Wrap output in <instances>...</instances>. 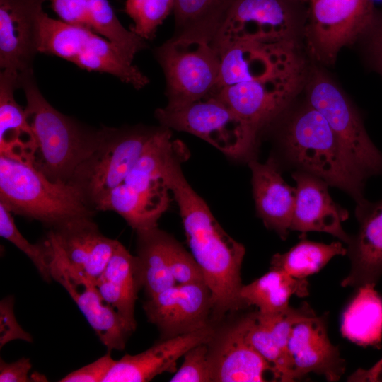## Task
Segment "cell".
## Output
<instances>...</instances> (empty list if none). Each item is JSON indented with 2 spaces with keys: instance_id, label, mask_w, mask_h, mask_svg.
<instances>
[{
  "instance_id": "5bb4252c",
  "label": "cell",
  "mask_w": 382,
  "mask_h": 382,
  "mask_svg": "<svg viewBox=\"0 0 382 382\" xmlns=\"http://www.w3.org/2000/svg\"><path fill=\"white\" fill-rule=\"evenodd\" d=\"M47 238L69 271L94 284L119 243L103 235L91 216L73 219L54 227Z\"/></svg>"
},
{
  "instance_id": "8d00e7d4",
  "label": "cell",
  "mask_w": 382,
  "mask_h": 382,
  "mask_svg": "<svg viewBox=\"0 0 382 382\" xmlns=\"http://www.w3.org/2000/svg\"><path fill=\"white\" fill-rule=\"evenodd\" d=\"M361 37L364 39L369 62L382 76V13H375L372 22Z\"/></svg>"
},
{
  "instance_id": "7402d4cb",
  "label": "cell",
  "mask_w": 382,
  "mask_h": 382,
  "mask_svg": "<svg viewBox=\"0 0 382 382\" xmlns=\"http://www.w3.org/2000/svg\"><path fill=\"white\" fill-rule=\"evenodd\" d=\"M215 331L209 325L195 332L162 339L139 354H127L115 361L103 382H146L163 372L175 373L178 360L192 347L209 342Z\"/></svg>"
},
{
  "instance_id": "f546056e",
  "label": "cell",
  "mask_w": 382,
  "mask_h": 382,
  "mask_svg": "<svg viewBox=\"0 0 382 382\" xmlns=\"http://www.w3.org/2000/svg\"><path fill=\"white\" fill-rule=\"evenodd\" d=\"M233 0H175L173 37L212 42Z\"/></svg>"
},
{
  "instance_id": "603a6c76",
  "label": "cell",
  "mask_w": 382,
  "mask_h": 382,
  "mask_svg": "<svg viewBox=\"0 0 382 382\" xmlns=\"http://www.w3.org/2000/svg\"><path fill=\"white\" fill-rule=\"evenodd\" d=\"M355 216L359 228L347 244L351 268L344 287L376 284L382 275V198L356 204Z\"/></svg>"
},
{
  "instance_id": "d6986e66",
  "label": "cell",
  "mask_w": 382,
  "mask_h": 382,
  "mask_svg": "<svg viewBox=\"0 0 382 382\" xmlns=\"http://www.w3.org/2000/svg\"><path fill=\"white\" fill-rule=\"evenodd\" d=\"M246 330V316L216 330L208 342L212 381H265V373H272L271 365L248 340Z\"/></svg>"
},
{
  "instance_id": "d6a6232c",
  "label": "cell",
  "mask_w": 382,
  "mask_h": 382,
  "mask_svg": "<svg viewBox=\"0 0 382 382\" xmlns=\"http://www.w3.org/2000/svg\"><path fill=\"white\" fill-rule=\"evenodd\" d=\"M0 236L24 253L46 282L51 281L54 250L50 241L47 238L42 243H30L17 228L11 212L1 202H0Z\"/></svg>"
},
{
  "instance_id": "d4e9b609",
  "label": "cell",
  "mask_w": 382,
  "mask_h": 382,
  "mask_svg": "<svg viewBox=\"0 0 382 382\" xmlns=\"http://www.w3.org/2000/svg\"><path fill=\"white\" fill-rule=\"evenodd\" d=\"M52 6L61 21L105 37L132 62L146 47L144 38L120 23L108 0H52Z\"/></svg>"
},
{
  "instance_id": "f1b7e54d",
  "label": "cell",
  "mask_w": 382,
  "mask_h": 382,
  "mask_svg": "<svg viewBox=\"0 0 382 382\" xmlns=\"http://www.w3.org/2000/svg\"><path fill=\"white\" fill-rule=\"evenodd\" d=\"M375 285L359 287L342 316L343 336L361 346L378 347L382 340V299Z\"/></svg>"
},
{
  "instance_id": "8fae6325",
  "label": "cell",
  "mask_w": 382,
  "mask_h": 382,
  "mask_svg": "<svg viewBox=\"0 0 382 382\" xmlns=\"http://www.w3.org/2000/svg\"><path fill=\"white\" fill-rule=\"evenodd\" d=\"M304 74L303 62L265 79L226 86L214 95L231 108L258 144L268 126L292 103Z\"/></svg>"
},
{
  "instance_id": "6da1fadb",
  "label": "cell",
  "mask_w": 382,
  "mask_h": 382,
  "mask_svg": "<svg viewBox=\"0 0 382 382\" xmlns=\"http://www.w3.org/2000/svg\"><path fill=\"white\" fill-rule=\"evenodd\" d=\"M162 177L176 201L191 254L202 270L216 320L245 307L239 296L244 246L221 228L185 179L176 154L168 156Z\"/></svg>"
},
{
  "instance_id": "7c38bea8",
  "label": "cell",
  "mask_w": 382,
  "mask_h": 382,
  "mask_svg": "<svg viewBox=\"0 0 382 382\" xmlns=\"http://www.w3.org/2000/svg\"><path fill=\"white\" fill-rule=\"evenodd\" d=\"M375 13L371 0H311L309 51L317 60L333 63L345 46L361 37Z\"/></svg>"
},
{
  "instance_id": "9c48e42d",
  "label": "cell",
  "mask_w": 382,
  "mask_h": 382,
  "mask_svg": "<svg viewBox=\"0 0 382 382\" xmlns=\"http://www.w3.org/2000/svg\"><path fill=\"white\" fill-rule=\"evenodd\" d=\"M161 126L192 134L236 159L253 158L257 144L231 110L215 95L178 108L155 112Z\"/></svg>"
},
{
  "instance_id": "4dcf8cb0",
  "label": "cell",
  "mask_w": 382,
  "mask_h": 382,
  "mask_svg": "<svg viewBox=\"0 0 382 382\" xmlns=\"http://www.w3.org/2000/svg\"><path fill=\"white\" fill-rule=\"evenodd\" d=\"M347 255L340 242L330 244L311 241L303 238L289 250L274 254L270 268L282 270L298 279H306L318 272L333 257Z\"/></svg>"
},
{
  "instance_id": "9a60e30c",
  "label": "cell",
  "mask_w": 382,
  "mask_h": 382,
  "mask_svg": "<svg viewBox=\"0 0 382 382\" xmlns=\"http://www.w3.org/2000/svg\"><path fill=\"white\" fill-rule=\"evenodd\" d=\"M144 309L149 321L160 331L162 339H168L209 325L212 293L205 282L177 284L149 297Z\"/></svg>"
},
{
  "instance_id": "277c9868",
  "label": "cell",
  "mask_w": 382,
  "mask_h": 382,
  "mask_svg": "<svg viewBox=\"0 0 382 382\" xmlns=\"http://www.w3.org/2000/svg\"><path fill=\"white\" fill-rule=\"evenodd\" d=\"M0 202L11 212L52 228L69 220L93 216L94 210L70 183L49 180L33 165L0 156Z\"/></svg>"
},
{
  "instance_id": "52a82bcc",
  "label": "cell",
  "mask_w": 382,
  "mask_h": 382,
  "mask_svg": "<svg viewBox=\"0 0 382 382\" xmlns=\"http://www.w3.org/2000/svg\"><path fill=\"white\" fill-rule=\"evenodd\" d=\"M38 52L88 71L110 74L137 89L149 82L109 40L86 28L53 19L43 11L39 17Z\"/></svg>"
},
{
  "instance_id": "e575fe53",
  "label": "cell",
  "mask_w": 382,
  "mask_h": 382,
  "mask_svg": "<svg viewBox=\"0 0 382 382\" xmlns=\"http://www.w3.org/2000/svg\"><path fill=\"white\" fill-rule=\"evenodd\" d=\"M180 368L170 378L171 382H211L208 342L190 349L183 355Z\"/></svg>"
},
{
  "instance_id": "7a4b0ae2",
  "label": "cell",
  "mask_w": 382,
  "mask_h": 382,
  "mask_svg": "<svg viewBox=\"0 0 382 382\" xmlns=\"http://www.w3.org/2000/svg\"><path fill=\"white\" fill-rule=\"evenodd\" d=\"M291 105L265 129L275 133L279 157L274 158L279 166L313 175L347 193L356 204L365 201L368 178L323 115L307 101L294 110Z\"/></svg>"
},
{
  "instance_id": "836d02e7",
  "label": "cell",
  "mask_w": 382,
  "mask_h": 382,
  "mask_svg": "<svg viewBox=\"0 0 382 382\" xmlns=\"http://www.w3.org/2000/svg\"><path fill=\"white\" fill-rule=\"evenodd\" d=\"M175 0H126L125 11L134 21L131 30L151 40L158 28L173 11Z\"/></svg>"
},
{
  "instance_id": "83f0119b",
  "label": "cell",
  "mask_w": 382,
  "mask_h": 382,
  "mask_svg": "<svg viewBox=\"0 0 382 382\" xmlns=\"http://www.w3.org/2000/svg\"><path fill=\"white\" fill-rule=\"evenodd\" d=\"M308 286L306 279L295 278L282 270L270 268L262 277L243 285L239 296L245 306H255L260 313H274L289 308L291 296H307Z\"/></svg>"
},
{
  "instance_id": "f35d334b",
  "label": "cell",
  "mask_w": 382,
  "mask_h": 382,
  "mask_svg": "<svg viewBox=\"0 0 382 382\" xmlns=\"http://www.w3.org/2000/svg\"><path fill=\"white\" fill-rule=\"evenodd\" d=\"M14 339L32 341V337L18 324L13 310V300L5 299L1 302V347Z\"/></svg>"
},
{
  "instance_id": "4fadbf2b",
  "label": "cell",
  "mask_w": 382,
  "mask_h": 382,
  "mask_svg": "<svg viewBox=\"0 0 382 382\" xmlns=\"http://www.w3.org/2000/svg\"><path fill=\"white\" fill-rule=\"evenodd\" d=\"M289 0H233L211 44L219 54L238 42L294 41Z\"/></svg>"
},
{
  "instance_id": "4316f807",
  "label": "cell",
  "mask_w": 382,
  "mask_h": 382,
  "mask_svg": "<svg viewBox=\"0 0 382 382\" xmlns=\"http://www.w3.org/2000/svg\"><path fill=\"white\" fill-rule=\"evenodd\" d=\"M137 259L141 287L151 297L177 284L170 267L171 236L158 226L137 231Z\"/></svg>"
},
{
  "instance_id": "8992f818",
  "label": "cell",
  "mask_w": 382,
  "mask_h": 382,
  "mask_svg": "<svg viewBox=\"0 0 382 382\" xmlns=\"http://www.w3.org/2000/svg\"><path fill=\"white\" fill-rule=\"evenodd\" d=\"M156 128L103 127L95 145L76 168L70 184L86 203L97 210L100 203L127 177Z\"/></svg>"
},
{
  "instance_id": "ba28073f",
  "label": "cell",
  "mask_w": 382,
  "mask_h": 382,
  "mask_svg": "<svg viewBox=\"0 0 382 382\" xmlns=\"http://www.w3.org/2000/svg\"><path fill=\"white\" fill-rule=\"evenodd\" d=\"M166 83L167 107L178 108L215 92L221 56L211 42L172 37L155 50Z\"/></svg>"
},
{
  "instance_id": "74e56055",
  "label": "cell",
  "mask_w": 382,
  "mask_h": 382,
  "mask_svg": "<svg viewBox=\"0 0 382 382\" xmlns=\"http://www.w3.org/2000/svg\"><path fill=\"white\" fill-rule=\"evenodd\" d=\"M115 360L110 353L93 362L75 370L62 378L60 382H103Z\"/></svg>"
},
{
  "instance_id": "d590c367",
  "label": "cell",
  "mask_w": 382,
  "mask_h": 382,
  "mask_svg": "<svg viewBox=\"0 0 382 382\" xmlns=\"http://www.w3.org/2000/svg\"><path fill=\"white\" fill-rule=\"evenodd\" d=\"M169 261L172 274L177 284L205 282L202 270L192 255L172 236L169 243Z\"/></svg>"
},
{
  "instance_id": "44dd1931",
  "label": "cell",
  "mask_w": 382,
  "mask_h": 382,
  "mask_svg": "<svg viewBox=\"0 0 382 382\" xmlns=\"http://www.w3.org/2000/svg\"><path fill=\"white\" fill-rule=\"evenodd\" d=\"M291 176L296 187L290 231H299L301 236L310 231L325 232L348 244L350 236L342 224L348 219L349 212L332 199L327 183L301 171L292 172Z\"/></svg>"
},
{
  "instance_id": "ffe728a7",
  "label": "cell",
  "mask_w": 382,
  "mask_h": 382,
  "mask_svg": "<svg viewBox=\"0 0 382 382\" xmlns=\"http://www.w3.org/2000/svg\"><path fill=\"white\" fill-rule=\"evenodd\" d=\"M51 272L52 279L68 291L109 352L124 349L134 330L103 301L96 284L69 271L55 252Z\"/></svg>"
},
{
  "instance_id": "ab89813d",
  "label": "cell",
  "mask_w": 382,
  "mask_h": 382,
  "mask_svg": "<svg viewBox=\"0 0 382 382\" xmlns=\"http://www.w3.org/2000/svg\"><path fill=\"white\" fill-rule=\"evenodd\" d=\"M32 367L30 361L23 357L14 362L6 363L2 359L0 362L1 382H27L31 380L28 375Z\"/></svg>"
},
{
  "instance_id": "3957f363",
  "label": "cell",
  "mask_w": 382,
  "mask_h": 382,
  "mask_svg": "<svg viewBox=\"0 0 382 382\" xmlns=\"http://www.w3.org/2000/svg\"><path fill=\"white\" fill-rule=\"evenodd\" d=\"M19 88L25 91V115L36 141L33 166L53 182L69 183L93 149L97 131L82 128L54 108L37 87L33 73L20 79Z\"/></svg>"
},
{
  "instance_id": "ac0fdd59",
  "label": "cell",
  "mask_w": 382,
  "mask_h": 382,
  "mask_svg": "<svg viewBox=\"0 0 382 382\" xmlns=\"http://www.w3.org/2000/svg\"><path fill=\"white\" fill-rule=\"evenodd\" d=\"M220 56L214 93L226 86L270 77L303 62L294 41L276 44L238 42L227 47Z\"/></svg>"
},
{
  "instance_id": "5b68a950",
  "label": "cell",
  "mask_w": 382,
  "mask_h": 382,
  "mask_svg": "<svg viewBox=\"0 0 382 382\" xmlns=\"http://www.w3.org/2000/svg\"><path fill=\"white\" fill-rule=\"evenodd\" d=\"M173 146L170 129L163 126L156 128L127 177L97 210L115 212L136 231L157 227L170 204L162 165Z\"/></svg>"
},
{
  "instance_id": "30bf717a",
  "label": "cell",
  "mask_w": 382,
  "mask_h": 382,
  "mask_svg": "<svg viewBox=\"0 0 382 382\" xmlns=\"http://www.w3.org/2000/svg\"><path fill=\"white\" fill-rule=\"evenodd\" d=\"M306 101L323 115L368 179L382 175V152L370 139L360 114L320 70L315 69L308 78Z\"/></svg>"
},
{
  "instance_id": "1f68e13d",
  "label": "cell",
  "mask_w": 382,
  "mask_h": 382,
  "mask_svg": "<svg viewBox=\"0 0 382 382\" xmlns=\"http://www.w3.org/2000/svg\"><path fill=\"white\" fill-rule=\"evenodd\" d=\"M100 278L112 289L136 302L141 288L137 259L120 242Z\"/></svg>"
},
{
  "instance_id": "484cf974",
  "label": "cell",
  "mask_w": 382,
  "mask_h": 382,
  "mask_svg": "<svg viewBox=\"0 0 382 382\" xmlns=\"http://www.w3.org/2000/svg\"><path fill=\"white\" fill-rule=\"evenodd\" d=\"M18 78L7 71L0 75V156L33 164L36 141L25 110L16 103Z\"/></svg>"
},
{
  "instance_id": "2e32d148",
  "label": "cell",
  "mask_w": 382,
  "mask_h": 382,
  "mask_svg": "<svg viewBox=\"0 0 382 382\" xmlns=\"http://www.w3.org/2000/svg\"><path fill=\"white\" fill-rule=\"evenodd\" d=\"M345 370V361L338 347L328 338L325 316L315 314L294 324L287 344L286 382L301 379L310 373L337 381Z\"/></svg>"
},
{
  "instance_id": "e0dca14e",
  "label": "cell",
  "mask_w": 382,
  "mask_h": 382,
  "mask_svg": "<svg viewBox=\"0 0 382 382\" xmlns=\"http://www.w3.org/2000/svg\"><path fill=\"white\" fill-rule=\"evenodd\" d=\"M45 0H0V66L19 79L33 73Z\"/></svg>"
},
{
  "instance_id": "cb8c5ba5",
  "label": "cell",
  "mask_w": 382,
  "mask_h": 382,
  "mask_svg": "<svg viewBox=\"0 0 382 382\" xmlns=\"http://www.w3.org/2000/svg\"><path fill=\"white\" fill-rule=\"evenodd\" d=\"M248 166L257 214L267 228L285 240L292 221L296 188L284 181L281 167L273 156L265 163L253 158Z\"/></svg>"
}]
</instances>
